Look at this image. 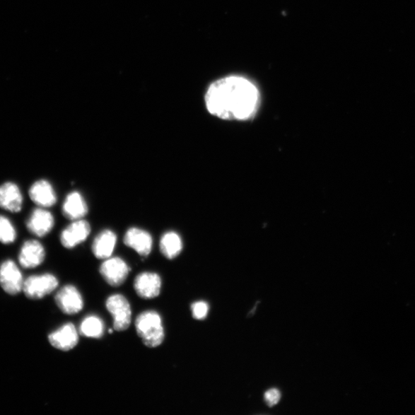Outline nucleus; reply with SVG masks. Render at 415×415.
Wrapping results in <instances>:
<instances>
[{"mask_svg":"<svg viewBox=\"0 0 415 415\" xmlns=\"http://www.w3.org/2000/svg\"><path fill=\"white\" fill-rule=\"evenodd\" d=\"M131 269L127 263L119 257H110L105 259L101 264L100 272L107 284L119 287L124 284Z\"/></svg>","mask_w":415,"mask_h":415,"instance_id":"39448f33","label":"nucleus"},{"mask_svg":"<svg viewBox=\"0 0 415 415\" xmlns=\"http://www.w3.org/2000/svg\"><path fill=\"white\" fill-rule=\"evenodd\" d=\"M280 399L281 393L276 388H271V390L264 394V400H266L269 407H273V406L276 405Z\"/></svg>","mask_w":415,"mask_h":415,"instance_id":"4be33fe9","label":"nucleus"},{"mask_svg":"<svg viewBox=\"0 0 415 415\" xmlns=\"http://www.w3.org/2000/svg\"><path fill=\"white\" fill-rule=\"evenodd\" d=\"M104 332V322L100 317L96 315L86 317L79 326V334L86 338L101 339Z\"/></svg>","mask_w":415,"mask_h":415,"instance_id":"6ab92c4d","label":"nucleus"},{"mask_svg":"<svg viewBox=\"0 0 415 415\" xmlns=\"http://www.w3.org/2000/svg\"><path fill=\"white\" fill-rule=\"evenodd\" d=\"M192 312L194 319L202 320L206 319L209 312V305L205 302H197L192 305Z\"/></svg>","mask_w":415,"mask_h":415,"instance_id":"412c9836","label":"nucleus"},{"mask_svg":"<svg viewBox=\"0 0 415 415\" xmlns=\"http://www.w3.org/2000/svg\"><path fill=\"white\" fill-rule=\"evenodd\" d=\"M78 337L76 326L73 323H67L49 334L48 339L52 347L60 351H69L77 346Z\"/></svg>","mask_w":415,"mask_h":415,"instance_id":"9d476101","label":"nucleus"},{"mask_svg":"<svg viewBox=\"0 0 415 415\" xmlns=\"http://www.w3.org/2000/svg\"><path fill=\"white\" fill-rule=\"evenodd\" d=\"M29 231L38 237L47 235L54 226V218L44 209H35L26 223Z\"/></svg>","mask_w":415,"mask_h":415,"instance_id":"ddd939ff","label":"nucleus"},{"mask_svg":"<svg viewBox=\"0 0 415 415\" xmlns=\"http://www.w3.org/2000/svg\"><path fill=\"white\" fill-rule=\"evenodd\" d=\"M30 197L34 203L42 208L51 207L57 202L56 192L46 180L35 182L30 189Z\"/></svg>","mask_w":415,"mask_h":415,"instance_id":"2eb2a0df","label":"nucleus"},{"mask_svg":"<svg viewBox=\"0 0 415 415\" xmlns=\"http://www.w3.org/2000/svg\"><path fill=\"white\" fill-rule=\"evenodd\" d=\"M105 307L113 317V329L127 331L131 322V309L128 299L122 295H112L105 302Z\"/></svg>","mask_w":415,"mask_h":415,"instance_id":"7ed1b4c3","label":"nucleus"},{"mask_svg":"<svg viewBox=\"0 0 415 415\" xmlns=\"http://www.w3.org/2000/svg\"><path fill=\"white\" fill-rule=\"evenodd\" d=\"M160 251L168 259H173L181 253L182 242L180 236L174 232L164 234L160 240Z\"/></svg>","mask_w":415,"mask_h":415,"instance_id":"a211bd4d","label":"nucleus"},{"mask_svg":"<svg viewBox=\"0 0 415 415\" xmlns=\"http://www.w3.org/2000/svg\"><path fill=\"white\" fill-rule=\"evenodd\" d=\"M24 281L22 273L14 262L5 261L0 267V286L11 296L23 291Z\"/></svg>","mask_w":415,"mask_h":415,"instance_id":"0eeeda50","label":"nucleus"},{"mask_svg":"<svg viewBox=\"0 0 415 415\" xmlns=\"http://www.w3.org/2000/svg\"><path fill=\"white\" fill-rule=\"evenodd\" d=\"M59 286L56 276L51 274L33 276L24 281L23 291L31 299H41L54 291Z\"/></svg>","mask_w":415,"mask_h":415,"instance_id":"20e7f679","label":"nucleus"},{"mask_svg":"<svg viewBox=\"0 0 415 415\" xmlns=\"http://www.w3.org/2000/svg\"><path fill=\"white\" fill-rule=\"evenodd\" d=\"M23 196L18 187L14 183L6 182L0 187V207L12 213L22 209Z\"/></svg>","mask_w":415,"mask_h":415,"instance_id":"4468645a","label":"nucleus"},{"mask_svg":"<svg viewBox=\"0 0 415 415\" xmlns=\"http://www.w3.org/2000/svg\"><path fill=\"white\" fill-rule=\"evenodd\" d=\"M16 238V229L11 221L0 216V242L10 244L15 241Z\"/></svg>","mask_w":415,"mask_h":415,"instance_id":"aec40b11","label":"nucleus"},{"mask_svg":"<svg viewBox=\"0 0 415 415\" xmlns=\"http://www.w3.org/2000/svg\"><path fill=\"white\" fill-rule=\"evenodd\" d=\"M90 232V226L86 221L76 220L61 233L60 242L65 248L71 250L85 242Z\"/></svg>","mask_w":415,"mask_h":415,"instance_id":"1a4fd4ad","label":"nucleus"},{"mask_svg":"<svg viewBox=\"0 0 415 415\" xmlns=\"http://www.w3.org/2000/svg\"><path fill=\"white\" fill-rule=\"evenodd\" d=\"M55 302L61 312L68 315L81 312L84 307L81 293L72 285L62 288L55 296Z\"/></svg>","mask_w":415,"mask_h":415,"instance_id":"423d86ee","label":"nucleus"},{"mask_svg":"<svg viewBox=\"0 0 415 415\" xmlns=\"http://www.w3.org/2000/svg\"><path fill=\"white\" fill-rule=\"evenodd\" d=\"M124 244L139 255L146 257L153 250V238L143 229L131 228L124 237Z\"/></svg>","mask_w":415,"mask_h":415,"instance_id":"9b49d317","label":"nucleus"},{"mask_svg":"<svg viewBox=\"0 0 415 415\" xmlns=\"http://www.w3.org/2000/svg\"><path fill=\"white\" fill-rule=\"evenodd\" d=\"M113 331H114V329H110L109 330V333H110V334H112V333L113 332Z\"/></svg>","mask_w":415,"mask_h":415,"instance_id":"5701e85b","label":"nucleus"},{"mask_svg":"<svg viewBox=\"0 0 415 415\" xmlns=\"http://www.w3.org/2000/svg\"><path fill=\"white\" fill-rule=\"evenodd\" d=\"M63 213L68 219L76 221L83 218L88 213V206L81 194L69 193L63 206Z\"/></svg>","mask_w":415,"mask_h":415,"instance_id":"f3484780","label":"nucleus"},{"mask_svg":"<svg viewBox=\"0 0 415 415\" xmlns=\"http://www.w3.org/2000/svg\"><path fill=\"white\" fill-rule=\"evenodd\" d=\"M117 242V236L111 230H105L97 235L92 245L95 257L107 259L111 257Z\"/></svg>","mask_w":415,"mask_h":415,"instance_id":"dca6fc26","label":"nucleus"},{"mask_svg":"<svg viewBox=\"0 0 415 415\" xmlns=\"http://www.w3.org/2000/svg\"><path fill=\"white\" fill-rule=\"evenodd\" d=\"M46 252L42 245L37 240L25 242L19 255V262L25 269L36 268L43 262Z\"/></svg>","mask_w":415,"mask_h":415,"instance_id":"f8f14e48","label":"nucleus"},{"mask_svg":"<svg viewBox=\"0 0 415 415\" xmlns=\"http://www.w3.org/2000/svg\"><path fill=\"white\" fill-rule=\"evenodd\" d=\"M260 94L249 79L228 76L209 87L206 95L208 111L226 120H247L257 112Z\"/></svg>","mask_w":415,"mask_h":415,"instance_id":"f257e3e1","label":"nucleus"},{"mask_svg":"<svg viewBox=\"0 0 415 415\" xmlns=\"http://www.w3.org/2000/svg\"><path fill=\"white\" fill-rule=\"evenodd\" d=\"M134 289L139 297L153 299L161 293L162 279L157 273L145 271L139 274L134 280Z\"/></svg>","mask_w":415,"mask_h":415,"instance_id":"6e6552de","label":"nucleus"},{"mask_svg":"<svg viewBox=\"0 0 415 415\" xmlns=\"http://www.w3.org/2000/svg\"><path fill=\"white\" fill-rule=\"evenodd\" d=\"M135 327L139 337L148 348L160 346L165 339L162 317L155 311H146L138 315Z\"/></svg>","mask_w":415,"mask_h":415,"instance_id":"f03ea898","label":"nucleus"}]
</instances>
